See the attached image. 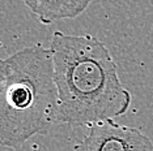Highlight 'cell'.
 <instances>
[{
	"mask_svg": "<svg viewBox=\"0 0 153 151\" xmlns=\"http://www.w3.org/2000/svg\"><path fill=\"white\" fill-rule=\"evenodd\" d=\"M50 50L59 94L58 122L89 126L128 111L131 92L122 84L115 60L102 40L56 30Z\"/></svg>",
	"mask_w": 153,
	"mask_h": 151,
	"instance_id": "1",
	"label": "cell"
},
{
	"mask_svg": "<svg viewBox=\"0 0 153 151\" xmlns=\"http://www.w3.org/2000/svg\"><path fill=\"white\" fill-rule=\"evenodd\" d=\"M74 151H153V142L136 128L105 120L89 125Z\"/></svg>",
	"mask_w": 153,
	"mask_h": 151,
	"instance_id": "3",
	"label": "cell"
},
{
	"mask_svg": "<svg viewBox=\"0 0 153 151\" xmlns=\"http://www.w3.org/2000/svg\"><path fill=\"white\" fill-rule=\"evenodd\" d=\"M59 94L50 48L36 44L0 61V145L20 149L58 122Z\"/></svg>",
	"mask_w": 153,
	"mask_h": 151,
	"instance_id": "2",
	"label": "cell"
},
{
	"mask_svg": "<svg viewBox=\"0 0 153 151\" xmlns=\"http://www.w3.org/2000/svg\"><path fill=\"white\" fill-rule=\"evenodd\" d=\"M24 3L43 25L76 18L90 5L89 0H25Z\"/></svg>",
	"mask_w": 153,
	"mask_h": 151,
	"instance_id": "4",
	"label": "cell"
}]
</instances>
